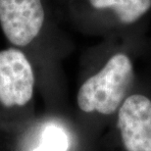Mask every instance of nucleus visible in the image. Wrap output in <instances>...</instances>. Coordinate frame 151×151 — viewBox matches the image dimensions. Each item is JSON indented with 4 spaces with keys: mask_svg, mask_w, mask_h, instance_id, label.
Here are the masks:
<instances>
[{
    "mask_svg": "<svg viewBox=\"0 0 151 151\" xmlns=\"http://www.w3.org/2000/svg\"><path fill=\"white\" fill-rule=\"evenodd\" d=\"M32 65L22 51L15 48L0 51V102L5 107L24 106L34 93Z\"/></svg>",
    "mask_w": 151,
    "mask_h": 151,
    "instance_id": "f03ea898",
    "label": "nucleus"
},
{
    "mask_svg": "<svg viewBox=\"0 0 151 151\" xmlns=\"http://www.w3.org/2000/svg\"><path fill=\"white\" fill-rule=\"evenodd\" d=\"M127 151H151V100L142 94L127 97L118 115Z\"/></svg>",
    "mask_w": 151,
    "mask_h": 151,
    "instance_id": "20e7f679",
    "label": "nucleus"
},
{
    "mask_svg": "<svg viewBox=\"0 0 151 151\" xmlns=\"http://www.w3.org/2000/svg\"><path fill=\"white\" fill-rule=\"evenodd\" d=\"M44 18L41 0H0V25L16 46H26L37 37Z\"/></svg>",
    "mask_w": 151,
    "mask_h": 151,
    "instance_id": "7ed1b4c3",
    "label": "nucleus"
},
{
    "mask_svg": "<svg viewBox=\"0 0 151 151\" xmlns=\"http://www.w3.org/2000/svg\"><path fill=\"white\" fill-rule=\"evenodd\" d=\"M134 80L131 57L124 52L114 54L97 73L81 84L78 92V107L87 113L113 114L125 100Z\"/></svg>",
    "mask_w": 151,
    "mask_h": 151,
    "instance_id": "f257e3e1",
    "label": "nucleus"
},
{
    "mask_svg": "<svg viewBox=\"0 0 151 151\" xmlns=\"http://www.w3.org/2000/svg\"><path fill=\"white\" fill-rule=\"evenodd\" d=\"M95 14L112 20L124 29L142 28L151 19V0H86Z\"/></svg>",
    "mask_w": 151,
    "mask_h": 151,
    "instance_id": "39448f33",
    "label": "nucleus"
},
{
    "mask_svg": "<svg viewBox=\"0 0 151 151\" xmlns=\"http://www.w3.org/2000/svg\"><path fill=\"white\" fill-rule=\"evenodd\" d=\"M68 138L64 131L56 126H49L41 135L40 144L35 151H67Z\"/></svg>",
    "mask_w": 151,
    "mask_h": 151,
    "instance_id": "423d86ee",
    "label": "nucleus"
}]
</instances>
